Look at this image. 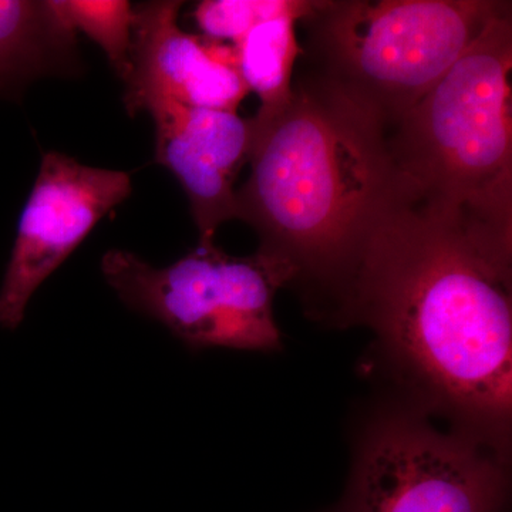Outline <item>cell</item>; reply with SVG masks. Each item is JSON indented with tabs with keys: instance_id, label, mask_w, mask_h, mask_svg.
Returning a JSON list of instances; mask_svg holds the SVG:
<instances>
[{
	"instance_id": "obj_1",
	"label": "cell",
	"mask_w": 512,
	"mask_h": 512,
	"mask_svg": "<svg viewBox=\"0 0 512 512\" xmlns=\"http://www.w3.org/2000/svg\"><path fill=\"white\" fill-rule=\"evenodd\" d=\"M350 326L373 333L367 372L390 399L511 457L512 256L404 198L370 239Z\"/></svg>"
},
{
	"instance_id": "obj_2",
	"label": "cell",
	"mask_w": 512,
	"mask_h": 512,
	"mask_svg": "<svg viewBox=\"0 0 512 512\" xmlns=\"http://www.w3.org/2000/svg\"><path fill=\"white\" fill-rule=\"evenodd\" d=\"M251 120V173L237 220L256 255L282 272L315 322L343 328L357 274L383 218L410 191L382 121L311 69L293 76L288 106Z\"/></svg>"
},
{
	"instance_id": "obj_3",
	"label": "cell",
	"mask_w": 512,
	"mask_h": 512,
	"mask_svg": "<svg viewBox=\"0 0 512 512\" xmlns=\"http://www.w3.org/2000/svg\"><path fill=\"white\" fill-rule=\"evenodd\" d=\"M512 9L387 130L413 200L477 244L512 256Z\"/></svg>"
},
{
	"instance_id": "obj_4",
	"label": "cell",
	"mask_w": 512,
	"mask_h": 512,
	"mask_svg": "<svg viewBox=\"0 0 512 512\" xmlns=\"http://www.w3.org/2000/svg\"><path fill=\"white\" fill-rule=\"evenodd\" d=\"M504 0H315L302 20L309 67L382 121L417 106L495 19Z\"/></svg>"
},
{
	"instance_id": "obj_5",
	"label": "cell",
	"mask_w": 512,
	"mask_h": 512,
	"mask_svg": "<svg viewBox=\"0 0 512 512\" xmlns=\"http://www.w3.org/2000/svg\"><path fill=\"white\" fill-rule=\"evenodd\" d=\"M390 399L357 431L342 498L320 512H507L511 457Z\"/></svg>"
},
{
	"instance_id": "obj_6",
	"label": "cell",
	"mask_w": 512,
	"mask_h": 512,
	"mask_svg": "<svg viewBox=\"0 0 512 512\" xmlns=\"http://www.w3.org/2000/svg\"><path fill=\"white\" fill-rule=\"evenodd\" d=\"M101 271L121 301L164 323L188 348L282 349L274 296L286 282L259 255L232 256L214 241L198 242L173 265L156 268L113 249Z\"/></svg>"
},
{
	"instance_id": "obj_7",
	"label": "cell",
	"mask_w": 512,
	"mask_h": 512,
	"mask_svg": "<svg viewBox=\"0 0 512 512\" xmlns=\"http://www.w3.org/2000/svg\"><path fill=\"white\" fill-rule=\"evenodd\" d=\"M130 194V174L43 154L0 288V326L18 328L37 288Z\"/></svg>"
},
{
	"instance_id": "obj_8",
	"label": "cell",
	"mask_w": 512,
	"mask_h": 512,
	"mask_svg": "<svg viewBox=\"0 0 512 512\" xmlns=\"http://www.w3.org/2000/svg\"><path fill=\"white\" fill-rule=\"evenodd\" d=\"M181 6L183 2L163 0L134 9L123 96L130 116L154 100L237 113L251 93L239 73L234 46L184 32L177 23Z\"/></svg>"
},
{
	"instance_id": "obj_9",
	"label": "cell",
	"mask_w": 512,
	"mask_h": 512,
	"mask_svg": "<svg viewBox=\"0 0 512 512\" xmlns=\"http://www.w3.org/2000/svg\"><path fill=\"white\" fill-rule=\"evenodd\" d=\"M144 111L156 124L157 163L183 185L200 242L214 241L222 224L237 220L234 184L251 153V120L170 100L151 101Z\"/></svg>"
},
{
	"instance_id": "obj_10",
	"label": "cell",
	"mask_w": 512,
	"mask_h": 512,
	"mask_svg": "<svg viewBox=\"0 0 512 512\" xmlns=\"http://www.w3.org/2000/svg\"><path fill=\"white\" fill-rule=\"evenodd\" d=\"M76 33L49 2L0 0V90L73 67Z\"/></svg>"
},
{
	"instance_id": "obj_11",
	"label": "cell",
	"mask_w": 512,
	"mask_h": 512,
	"mask_svg": "<svg viewBox=\"0 0 512 512\" xmlns=\"http://www.w3.org/2000/svg\"><path fill=\"white\" fill-rule=\"evenodd\" d=\"M313 3L315 0H306L301 9L258 23L234 46L242 80L261 100L252 117L258 123L278 116L292 99L293 70L303 56L296 23L311 13Z\"/></svg>"
},
{
	"instance_id": "obj_12",
	"label": "cell",
	"mask_w": 512,
	"mask_h": 512,
	"mask_svg": "<svg viewBox=\"0 0 512 512\" xmlns=\"http://www.w3.org/2000/svg\"><path fill=\"white\" fill-rule=\"evenodd\" d=\"M66 28L84 35L103 49L114 72L126 80L130 73L134 9L126 0H50Z\"/></svg>"
},
{
	"instance_id": "obj_13",
	"label": "cell",
	"mask_w": 512,
	"mask_h": 512,
	"mask_svg": "<svg viewBox=\"0 0 512 512\" xmlns=\"http://www.w3.org/2000/svg\"><path fill=\"white\" fill-rule=\"evenodd\" d=\"M306 0H205L194 19L205 37L237 45L249 30L264 20L301 9Z\"/></svg>"
}]
</instances>
